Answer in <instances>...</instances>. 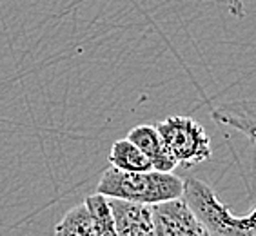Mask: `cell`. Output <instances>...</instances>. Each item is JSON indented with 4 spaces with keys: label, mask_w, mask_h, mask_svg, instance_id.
I'll use <instances>...</instances> for the list:
<instances>
[{
    "label": "cell",
    "mask_w": 256,
    "mask_h": 236,
    "mask_svg": "<svg viewBox=\"0 0 256 236\" xmlns=\"http://www.w3.org/2000/svg\"><path fill=\"white\" fill-rule=\"evenodd\" d=\"M214 122L244 133L256 146V100H236L212 111ZM184 198L196 212L209 234H256V209L246 216L232 214L207 184L186 180Z\"/></svg>",
    "instance_id": "6da1fadb"
},
{
    "label": "cell",
    "mask_w": 256,
    "mask_h": 236,
    "mask_svg": "<svg viewBox=\"0 0 256 236\" xmlns=\"http://www.w3.org/2000/svg\"><path fill=\"white\" fill-rule=\"evenodd\" d=\"M186 180L172 172L149 169V171H124L111 166L104 171L96 191L106 196L124 198L131 202L153 204L184 196Z\"/></svg>",
    "instance_id": "7a4b0ae2"
},
{
    "label": "cell",
    "mask_w": 256,
    "mask_h": 236,
    "mask_svg": "<svg viewBox=\"0 0 256 236\" xmlns=\"http://www.w3.org/2000/svg\"><path fill=\"white\" fill-rule=\"evenodd\" d=\"M166 148L169 149L178 166L192 168L209 160L212 154L211 140L202 124L191 116H168L156 126Z\"/></svg>",
    "instance_id": "3957f363"
},
{
    "label": "cell",
    "mask_w": 256,
    "mask_h": 236,
    "mask_svg": "<svg viewBox=\"0 0 256 236\" xmlns=\"http://www.w3.org/2000/svg\"><path fill=\"white\" fill-rule=\"evenodd\" d=\"M153 226L156 236H207L206 229L196 212L184 196L164 200L151 206Z\"/></svg>",
    "instance_id": "277c9868"
},
{
    "label": "cell",
    "mask_w": 256,
    "mask_h": 236,
    "mask_svg": "<svg viewBox=\"0 0 256 236\" xmlns=\"http://www.w3.org/2000/svg\"><path fill=\"white\" fill-rule=\"evenodd\" d=\"M111 211L114 218L116 236H153V212L151 206L131 202L124 198H111Z\"/></svg>",
    "instance_id": "5b68a950"
},
{
    "label": "cell",
    "mask_w": 256,
    "mask_h": 236,
    "mask_svg": "<svg viewBox=\"0 0 256 236\" xmlns=\"http://www.w3.org/2000/svg\"><path fill=\"white\" fill-rule=\"evenodd\" d=\"M128 138L133 140L138 148L148 154V158L153 164V169L172 172L178 168V162L169 152V149L166 148V144H164L162 136L158 133L156 126H148V124L136 126V128H133L128 133Z\"/></svg>",
    "instance_id": "8992f818"
},
{
    "label": "cell",
    "mask_w": 256,
    "mask_h": 236,
    "mask_svg": "<svg viewBox=\"0 0 256 236\" xmlns=\"http://www.w3.org/2000/svg\"><path fill=\"white\" fill-rule=\"evenodd\" d=\"M109 164L114 168L124 169V171H149V169H153V164L148 158V154L128 136L116 140L111 146Z\"/></svg>",
    "instance_id": "52a82bcc"
},
{
    "label": "cell",
    "mask_w": 256,
    "mask_h": 236,
    "mask_svg": "<svg viewBox=\"0 0 256 236\" xmlns=\"http://www.w3.org/2000/svg\"><path fill=\"white\" fill-rule=\"evenodd\" d=\"M56 234H82V236H98V229L93 220V214L89 211L88 204L69 209L64 218L54 227Z\"/></svg>",
    "instance_id": "ba28073f"
},
{
    "label": "cell",
    "mask_w": 256,
    "mask_h": 236,
    "mask_svg": "<svg viewBox=\"0 0 256 236\" xmlns=\"http://www.w3.org/2000/svg\"><path fill=\"white\" fill-rule=\"evenodd\" d=\"M86 204H88L89 211L93 214V220L96 224V229H98V236H116L109 196L96 191L94 194L86 198Z\"/></svg>",
    "instance_id": "9c48e42d"
}]
</instances>
